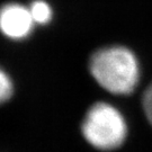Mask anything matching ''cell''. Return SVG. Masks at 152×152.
I'll use <instances>...</instances> for the list:
<instances>
[{"mask_svg": "<svg viewBox=\"0 0 152 152\" xmlns=\"http://www.w3.org/2000/svg\"><path fill=\"white\" fill-rule=\"evenodd\" d=\"M89 72L104 90L117 96L133 94L141 79L137 56L123 45L106 46L92 53Z\"/></svg>", "mask_w": 152, "mask_h": 152, "instance_id": "cell-1", "label": "cell"}, {"mask_svg": "<svg viewBox=\"0 0 152 152\" xmlns=\"http://www.w3.org/2000/svg\"><path fill=\"white\" fill-rule=\"evenodd\" d=\"M81 133L85 140L100 151H113L123 145L129 129L124 115L114 105L94 104L83 117Z\"/></svg>", "mask_w": 152, "mask_h": 152, "instance_id": "cell-2", "label": "cell"}, {"mask_svg": "<svg viewBox=\"0 0 152 152\" xmlns=\"http://www.w3.org/2000/svg\"><path fill=\"white\" fill-rule=\"evenodd\" d=\"M35 25L28 6L7 2L0 7V33L6 38L24 41L32 35Z\"/></svg>", "mask_w": 152, "mask_h": 152, "instance_id": "cell-3", "label": "cell"}, {"mask_svg": "<svg viewBox=\"0 0 152 152\" xmlns=\"http://www.w3.org/2000/svg\"><path fill=\"white\" fill-rule=\"evenodd\" d=\"M28 8L36 25H48L53 18V9L45 0H33Z\"/></svg>", "mask_w": 152, "mask_h": 152, "instance_id": "cell-4", "label": "cell"}, {"mask_svg": "<svg viewBox=\"0 0 152 152\" xmlns=\"http://www.w3.org/2000/svg\"><path fill=\"white\" fill-rule=\"evenodd\" d=\"M14 94V81L9 73L0 66V105L5 104Z\"/></svg>", "mask_w": 152, "mask_h": 152, "instance_id": "cell-5", "label": "cell"}, {"mask_svg": "<svg viewBox=\"0 0 152 152\" xmlns=\"http://www.w3.org/2000/svg\"><path fill=\"white\" fill-rule=\"evenodd\" d=\"M142 107L143 112L145 114L147 120L152 125V82L149 85V87L145 89L142 97Z\"/></svg>", "mask_w": 152, "mask_h": 152, "instance_id": "cell-6", "label": "cell"}]
</instances>
